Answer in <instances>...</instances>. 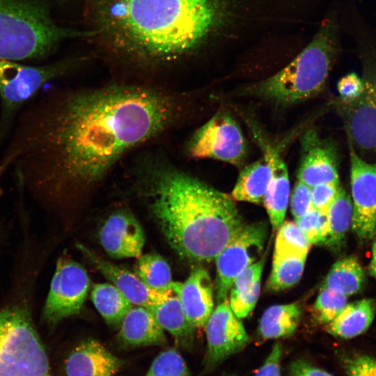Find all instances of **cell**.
<instances>
[{
	"instance_id": "cell-1",
	"label": "cell",
	"mask_w": 376,
	"mask_h": 376,
	"mask_svg": "<svg viewBox=\"0 0 376 376\" xmlns=\"http://www.w3.org/2000/svg\"><path fill=\"white\" fill-rule=\"evenodd\" d=\"M190 97L139 81L51 89L17 116L0 158V187L12 169L18 189L44 211L72 206L130 152L185 123Z\"/></svg>"
},
{
	"instance_id": "cell-2",
	"label": "cell",
	"mask_w": 376,
	"mask_h": 376,
	"mask_svg": "<svg viewBox=\"0 0 376 376\" xmlns=\"http://www.w3.org/2000/svg\"><path fill=\"white\" fill-rule=\"evenodd\" d=\"M232 11L233 0H100L91 31L123 61L157 67L198 49Z\"/></svg>"
},
{
	"instance_id": "cell-3",
	"label": "cell",
	"mask_w": 376,
	"mask_h": 376,
	"mask_svg": "<svg viewBox=\"0 0 376 376\" xmlns=\"http://www.w3.org/2000/svg\"><path fill=\"white\" fill-rule=\"evenodd\" d=\"M137 167L139 194L182 258L215 259L244 226L231 196L170 162L149 156Z\"/></svg>"
},
{
	"instance_id": "cell-4",
	"label": "cell",
	"mask_w": 376,
	"mask_h": 376,
	"mask_svg": "<svg viewBox=\"0 0 376 376\" xmlns=\"http://www.w3.org/2000/svg\"><path fill=\"white\" fill-rule=\"evenodd\" d=\"M37 258L18 257L9 294L0 303V376H53L33 319Z\"/></svg>"
},
{
	"instance_id": "cell-5",
	"label": "cell",
	"mask_w": 376,
	"mask_h": 376,
	"mask_svg": "<svg viewBox=\"0 0 376 376\" xmlns=\"http://www.w3.org/2000/svg\"><path fill=\"white\" fill-rule=\"evenodd\" d=\"M336 22L327 19L309 44L285 67L247 87L245 94L290 105L313 97L324 88L338 52Z\"/></svg>"
},
{
	"instance_id": "cell-6",
	"label": "cell",
	"mask_w": 376,
	"mask_h": 376,
	"mask_svg": "<svg viewBox=\"0 0 376 376\" xmlns=\"http://www.w3.org/2000/svg\"><path fill=\"white\" fill-rule=\"evenodd\" d=\"M91 36L57 24L43 0H0L1 59L41 58L66 39Z\"/></svg>"
},
{
	"instance_id": "cell-7",
	"label": "cell",
	"mask_w": 376,
	"mask_h": 376,
	"mask_svg": "<svg viewBox=\"0 0 376 376\" xmlns=\"http://www.w3.org/2000/svg\"><path fill=\"white\" fill-rule=\"evenodd\" d=\"M77 63L65 60L29 65L0 58V146L8 138L22 107L46 84L67 75Z\"/></svg>"
},
{
	"instance_id": "cell-8",
	"label": "cell",
	"mask_w": 376,
	"mask_h": 376,
	"mask_svg": "<svg viewBox=\"0 0 376 376\" xmlns=\"http://www.w3.org/2000/svg\"><path fill=\"white\" fill-rule=\"evenodd\" d=\"M363 88L354 102L336 101L349 143L361 152L376 155V47L361 53Z\"/></svg>"
},
{
	"instance_id": "cell-9",
	"label": "cell",
	"mask_w": 376,
	"mask_h": 376,
	"mask_svg": "<svg viewBox=\"0 0 376 376\" xmlns=\"http://www.w3.org/2000/svg\"><path fill=\"white\" fill-rule=\"evenodd\" d=\"M185 152L189 158L212 159L240 166L247 146L237 122L220 111L195 131L186 143Z\"/></svg>"
},
{
	"instance_id": "cell-10",
	"label": "cell",
	"mask_w": 376,
	"mask_h": 376,
	"mask_svg": "<svg viewBox=\"0 0 376 376\" xmlns=\"http://www.w3.org/2000/svg\"><path fill=\"white\" fill-rule=\"evenodd\" d=\"M90 287V279L82 265L62 256L56 262L41 318L49 327H55L81 311Z\"/></svg>"
},
{
	"instance_id": "cell-11",
	"label": "cell",
	"mask_w": 376,
	"mask_h": 376,
	"mask_svg": "<svg viewBox=\"0 0 376 376\" xmlns=\"http://www.w3.org/2000/svg\"><path fill=\"white\" fill-rule=\"evenodd\" d=\"M267 236L266 224H244L215 258L217 304L228 299V292L235 278L261 256Z\"/></svg>"
},
{
	"instance_id": "cell-12",
	"label": "cell",
	"mask_w": 376,
	"mask_h": 376,
	"mask_svg": "<svg viewBox=\"0 0 376 376\" xmlns=\"http://www.w3.org/2000/svg\"><path fill=\"white\" fill-rule=\"evenodd\" d=\"M349 148L352 228L359 240L368 241L376 235V162L363 159L350 143Z\"/></svg>"
},
{
	"instance_id": "cell-13",
	"label": "cell",
	"mask_w": 376,
	"mask_h": 376,
	"mask_svg": "<svg viewBox=\"0 0 376 376\" xmlns=\"http://www.w3.org/2000/svg\"><path fill=\"white\" fill-rule=\"evenodd\" d=\"M205 327L207 345L205 370H212L240 352L249 341L247 333L228 299L218 304Z\"/></svg>"
},
{
	"instance_id": "cell-14",
	"label": "cell",
	"mask_w": 376,
	"mask_h": 376,
	"mask_svg": "<svg viewBox=\"0 0 376 376\" xmlns=\"http://www.w3.org/2000/svg\"><path fill=\"white\" fill-rule=\"evenodd\" d=\"M298 180L311 187L322 183L339 184L338 155L334 145L313 130L301 138Z\"/></svg>"
},
{
	"instance_id": "cell-15",
	"label": "cell",
	"mask_w": 376,
	"mask_h": 376,
	"mask_svg": "<svg viewBox=\"0 0 376 376\" xmlns=\"http://www.w3.org/2000/svg\"><path fill=\"white\" fill-rule=\"evenodd\" d=\"M99 240L112 258H139L145 243L143 230L137 219L129 212L111 214L99 232Z\"/></svg>"
},
{
	"instance_id": "cell-16",
	"label": "cell",
	"mask_w": 376,
	"mask_h": 376,
	"mask_svg": "<svg viewBox=\"0 0 376 376\" xmlns=\"http://www.w3.org/2000/svg\"><path fill=\"white\" fill-rule=\"evenodd\" d=\"M77 247L132 304L148 308L173 294L171 289L157 290L148 287L136 274L109 263L83 244H77Z\"/></svg>"
},
{
	"instance_id": "cell-17",
	"label": "cell",
	"mask_w": 376,
	"mask_h": 376,
	"mask_svg": "<svg viewBox=\"0 0 376 376\" xmlns=\"http://www.w3.org/2000/svg\"><path fill=\"white\" fill-rule=\"evenodd\" d=\"M170 289L182 304L187 320L194 328L205 327L213 311V285L202 267L194 268L184 283L172 282Z\"/></svg>"
},
{
	"instance_id": "cell-18",
	"label": "cell",
	"mask_w": 376,
	"mask_h": 376,
	"mask_svg": "<svg viewBox=\"0 0 376 376\" xmlns=\"http://www.w3.org/2000/svg\"><path fill=\"white\" fill-rule=\"evenodd\" d=\"M123 363L100 343L88 339L74 348L64 368L66 376H113Z\"/></svg>"
},
{
	"instance_id": "cell-19",
	"label": "cell",
	"mask_w": 376,
	"mask_h": 376,
	"mask_svg": "<svg viewBox=\"0 0 376 376\" xmlns=\"http://www.w3.org/2000/svg\"><path fill=\"white\" fill-rule=\"evenodd\" d=\"M263 153L269 160L272 177L263 198V204L269 215L274 230L283 223L289 202L290 181L287 166L278 150L259 139Z\"/></svg>"
},
{
	"instance_id": "cell-20",
	"label": "cell",
	"mask_w": 376,
	"mask_h": 376,
	"mask_svg": "<svg viewBox=\"0 0 376 376\" xmlns=\"http://www.w3.org/2000/svg\"><path fill=\"white\" fill-rule=\"evenodd\" d=\"M120 326L118 339L125 345H162L166 342L164 330L148 308L132 307Z\"/></svg>"
},
{
	"instance_id": "cell-21",
	"label": "cell",
	"mask_w": 376,
	"mask_h": 376,
	"mask_svg": "<svg viewBox=\"0 0 376 376\" xmlns=\"http://www.w3.org/2000/svg\"><path fill=\"white\" fill-rule=\"evenodd\" d=\"M376 313V304L372 299H363L347 304L341 312L326 324L329 334L350 339L364 333L373 322Z\"/></svg>"
},
{
	"instance_id": "cell-22",
	"label": "cell",
	"mask_w": 376,
	"mask_h": 376,
	"mask_svg": "<svg viewBox=\"0 0 376 376\" xmlns=\"http://www.w3.org/2000/svg\"><path fill=\"white\" fill-rule=\"evenodd\" d=\"M265 258L260 259L234 280L230 288V306L240 319L249 315L256 306L260 292V278Z\"/></svg>"
},
{
	"instance_id": "cell-23",
	"label": "cell",
	"mask_w": 376,
	"mask_h": 376,
	"mask_svg": "<svg viewBox=\"0 0 376 376\" xmlns=\"http://www.w3.org/2000/svg\"><path fill=\"white\" fill-rule=\"evenodd\" d=\"M272 177V166L267 157L246 166L240 171L231 197L234 200L260 204L263 201Z\"/></svg>"
},
{
	"instance_id": "cell-24",
	"label": "cell",
	"mask_w": 376,
	"mask_h": 376,
	"mask_svg": "<svg viewBox=\"0 0 376 376\" xmlns=\"http://www.w3.org/2000/svg\"><path fill=\"white\" fill-rule=\"evenodd\" d=\"M160 327L171 334L176 343L189 347L194 327L188 322L179 297L174 293L164 301L148 307Z\"/></svg>"
},
{
	"instance_id": "cell-25",
	"label": "cell",
	"mask_w": 376,
	"mask_h": 376,
	"mask_svg": "<svg viewBox=\"0 0 376 376\" xmlns=\"http://www.w3.org/2000/svg\"><path fill=\"white\" fill-rule=\"evenodd\" d=\"M301 315L299 302L272 306L261 317L258 333L263 339L290 336L296 331Z\"/></svg>"
},
{
	"instance_id": "cell-26",
	"label": "cell",
	"mask_w": 376,
	"mask_h": 376,
	"mask_svg": "<svg viewBox=\"0 0 376 376\" xmlns=\"http://www.w3.org/2000/svg\"><path fill=\"white\" fill-rule=\"evenodd\" d=\"M365 281V272L359 260L352 256L337 260L325 278L322 288L347 297L359 292Z\"/></svg>"
},
{
	"instance_id": "cell-27",
	"label": "cell",
	"mask_w": 376,
	"mask_h": 376,
	"mask_svg": "<svg viewBox=\"0 0 376 376\" xmlns=\"http://www.w3.org/2000/svg\"><path fill=\"white\" fill-rule=\"evenodd\" d=\"M91 297L102 317L107 324L112 326L120 325L132 307V304L122 292L110 283L94 285Z\"/></svg>"
},
{
	"instance_id": "cell-28",
	"label": "cell",
	"mask_w": 376,
	"mask_h": 376,
	"mask_svg": "<svg viewBox=\"0 0 376 376\" xmlns=\"http://www.w3.org/2000/svg\"><path fill=\"white\" fill-rule=\"evenodd\" d=\"M327 217L329 235L325 244L334 251L339 250L345 235L352 227L353 217L351 197L340 186Z\"/></svg>"
},
{
	"instance_id": "cell-29",
	"label": "cell",
	"mask_w": 376,
	"mask_h": 376,
	"mask_svg": "<svg viewBox=\"0 0 376 376\" xmlns=\"http://www.w3.org/2000/svg\"><path fill=\"white\" fill-rule=\"evenodd\" d=\"M306 256L274 251L272 268L267 289L279 292L295 285L302 276Z\"/></svg>"
},
{
	"instance_id": "cell-30",
	"label": "cell",
	"mask_w": 376,
	"mask_h": 376,
	"mask_svg": "<svg viewBox=\"0 0 376 376\" xmlns=\"http://www.w3.org/2000/svg\"><path fill=\"white\" fill-rule=\"evenodd\" d=\"M135 272L146 285L155 290L170 289L173 282L169 265L156 253H146L138 258Z\"/></svg>"
},
{
	"instance_id": "cell-31",
	"label": "cell",
	"mask_w": 376,
	"mask_h": 376,
	"mask_svg": "<svg viewBox=\"0 0 376 376\" xmlns=\"http://www.w3.org/2000/svg\"><path fill=\"white\" fill-rule=\"evenodd\" d=\"M275 252L307 256L311 243L296 222L285 221L278 229Z\"/></svg>"
},
{
	"instance_id": "cell-32",
	"label": "cell",
	"mask_w": 376,
	"mask_h": 376,
	"mask_svg": "<svg viewBox=\"0 0 376 376\" xmlns=\"http://www.w3.org/2000/svg\"><path fill=\"white\" fill-rule=\"evenodd\" d=\"M347 297L326 288H322L313 306L314 319L319 324H327L344 308Z\"/></svg>"
},
{
	"instance_id": "cell-33",
	"label": "cell",
	"mask_w": 376,
	"mask_h": 376,
	"mask_svg": "<svg viewBox=\"0 0 376 376\" xmlns=\"http://www.w3.org/2000/svg\"><path fill=\"white\" fill-rule=\"evenodd\" d=\"M145 376H191L182 355L175 349L160 352Z\"/></svg>"
},
{
	"instance_id": "cell-34",
	"label": "cell",
	"mask_w": 376,
	"mask_h": 376,
	"mask_svg": "<svg viewBox=\"0 0 376 376\" xmlns=\"http://www.w3.org/2000/svg\"><path fill=\"white\" fill-rule=\"evenodd\" d=\"M295 222L311 244H325L329 235L327 214L313 209Z\"/></svg>"
},
{
	"instance_id": "cell-35",
	"label": "cell",
	"mask_w": 376,
	"mask_h": 376,
	"mask_svg": "<svg viewBox=\"0 0 376 376\" xmlns=\"http://www.w3.org/2000/svg\"><path fill=\"white\" fill-rule=\"evenodd\" d=\"M340 363L347 376H376V359L368 355H345Z\"/></svg>"
},
{
	"instance_id": "cell-36",
	"label": "cell",
	"mask_w": 376,
	"mask_h": 376,
	"mask_svg": "<svg viewBox=\"0 0 376 376\" xmlns=\"http://www.w3.org/2000/svg\"><path fill=\"white\" fill-rule=\"evenodd\" d=\"M290 207L295 220L314 209L312 205L311 187L298 180L292 193Z\"/></svg>"
},
{
	"instance_id": "cell-37",
	"label": "cell",
	"mask_w": 376,
	"mask_h": 376,
	"mask_svg": "<svg viewBox=\"0 0 376 376\" xmlns=\"http://www.w3.org/2000/svg\"><path fill=\"white\" fill-rule=\"evenodd\" d=\"M339 187V184L335 183H322L312 187L311 198L313 208L322 214H327Z\"/></svg>"
},
{
	"instance_id": "cell-38",
	"label": "cell",
	"mask_w": 376,
	"mask_h": 376,
	"mask_svg": "<svg viewBox=\"0 0 376 376\" xmlns=\"http://www.w3.org/2000/svg\"><path fill=\"white\" fill-rule=\"evenodd\" d=\"M363 88L361 77L355 72L341 77L337 84L338 100L345 104L354 102L360 95Z\"/></svg>"
},
{
	"instance_id": "cell-39",
	"label": "cell",
	"mask_w": 376,
	"mask_h": 376,
	"mask_svg": "<svg viewBox=\"0 0 376 376\" xmlns=\"http://www.w3.org/2000/svg\"><path fill=\"white\" fill-rule=\"evenodd\" d=\"M283 355V347L280 342H276L263 365L254 376H281V361Z\"/></svg>"
},
{
	"instance_id": "cell-40",
	"label": "cell",
	"mask_w": 376,
	"mask_h": 376,
	"mask_svg": "<svg viewBox=\"0 0 376 376\" xmlns=\"http://www.w3.org/2000/svg\"><path fill=\"white\" fill-rule=\"evenodd\" d=\"M290 376H334L303 359H296L289 366Z\"/></svg>"
},
{
	"instance_id": "cell-41",
	"label": "cell",
	"mask_w": 376,
	"mask_h": 376,
	"mask_svg": "<svg viewBox=\"0 0 376 376\" xmlns=\"http://www.w3.org/2000/svg\"><path fill=\"white\" fill-rule=\"evenodd\" d=\"M368 272L370 276L376 279V240L372 248L371 260L368 265Z\"/></svg>"
},
{
	"instance_id": "cell-42",
	"label": "cell",
	"mask_w": 376,
	"mask_h": 376,
	"mask_svg": "<svg viewBox=\"0 0 376 376\" xmlns=\"http://www.w3.org/2000/svg\"><path fill=\"white\" fill-rule=\"evenodd\" d=\"M2 238H3V235H2L1 229L0 228V246H1V243H2Z\"/></svg>"
}]
</instances>
